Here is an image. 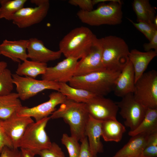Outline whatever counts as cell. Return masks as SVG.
<instances>
[{"label": "cell", "mask_w": 157, "mask_h": 157, "mask_svg": "<svg viewBox=\"0 0 157 157\" xmlns=\"http://www.w3.org/2000/svg\"><path fill=\"white\" fill-rule=\"evenodd\" d=\"M133 9L135 13L137 22H145L153 23L155 17V9L148 0H134L132 3Z\"/></svg>", "instance_id": "484cf974"}, {"label": "cell", "mask_w": 157, "mask_h": 157, "mask_svg": "<svg viewBox=\"0 0 157 157\" xmlns=\"http://www.w3.org/2000/svg\"><path fill=\"white\" fill-rule=\"evenodd\" d=\"M22 106L17 93L0 96V118L7 119L17 113Z\"/></svg>", "instance_id": "603a6c76"}, {"label": "cell", "mask_w": 157, "mask_h": 157, "mask_svg": "<svg viewBox=\"0 0 157 157\" xmlns=\"http://www.w3.org/2000/svg\"><path fill=\"white\" fill-rule=\"evenodd\" d=\"M49 97L48 101L32 107L22 106L16 113L19 116L33 117L37 122L51 115L56 110V106L63 103L67 98L59 91L52 92Z\"/></svg>", "instance_id": "8fae6325"}, {"label": "cell", "mask_w": 157, "mask_h": 157, "mask_svg": "<svg viewBox=\"0 0 157 157\" xmlns=\"http://www.w3.org/2000/svg\"><path fill=\"white\" fill-rule=\"evenodd\" d=\"M27 52L28 58L45 63L59 59L62 54L59 50L55 51L49 49L41 40L36 38L28 40Z\"/></svg>", "instance_id": "2e32d148"}, {"label": "cell", "mask_w": 157, "mask_h": 157, "mask_svg": "<svg viewBox=\"0 0 157 157\" xmlns=\"http://www.w3.org/2000/svg\"><path fill=\"white\" fill-rule=\"evenodd\" d=\"M34 7H23L14 15L13 23L19 28L29 27L41 22L47 15L49 8L48 0H31Z\"/></svg>", "instance_id": "9c48e42d"}, {"label": "cell", "mask_w": 157, "mask_h": 157, "mask_svg": "<svg viewBox=\"0 0 157 157\" xmlns=\"http://www.w3.org/2000/svg\"><path fill=\"white\" fill-rule=\"evenodd\" d=\"M34 122L31 117L19 116L16 113L2 120V127L12 142L14 148H18L19 142L26 128Z\"/></svg>", "instance_id": "5bb4252c"}, {"label": "cell", "mask_w": 157, "mask_h": 157, "mask_svg": "<svg viewBox=\"0 0 157 157\" xmlns=\"http://www.w3.org/2000/svg\"><path fill=\"white\" fill-rule=\"evenodd\" d=\"M135 84L134 70L129 60L116 79L113 91L116 96L122 97L128 94L133 93Z\"/></svg>", "instance_id": "ac0fdd59"}, {"label": "cell", "mask_w": 157, "mask_h": 157, "mask_svg": "<svg viewBox=\"0 0 157 157\" xmlns=\"http://www.w3.org/2000/svg\"><path fill=\"white\" fill-rule=\"evenodd\" d=\"M80 141L81 149L78 157H95L90 150L87 137H85Z\"/></svg>", "instance_id": "d590c367"}, {"label": "cell", "mask_w": 157, "mask_h": 157, "mask_svg": "<svg viewBox=\"0 0 157 157\" xmlns=\"http://www.w3.org/2000/svg\"><path fill=\"white\" fill-rule=\"evenodd\" d=\"M101 137L106 142H119L126 131L125 126L117 119L102 121Z\"/></svg>", "instance_id": "7402d4cb"}, {"label": "cell", "mask_w": 157, "mask_h": 157, "mask_svg": "<svg viewBox=\"0 0 157 157\" xmlns=\"http://www.w3.org/2000/svg\"><path fill=\"white\" fill-rule=\"evenodd\" d=\"M150 134L142 133L132 136L128 142L112 157H142Z\"/></svg>", "instance_id": "ffe728a7"}, {"label": "cell", "mask_w": 157, "mask_h": 157, "mask_svg": "<svg viewBox=\"0 0 157 157\" xmlns=\"http://www.w3.org/2000/svg\"><path fill=\"white\" fill-rule=\"evenodd\" d=\"M13 82L19 99L27 100L45 90L58 91L59 83L42 80H38L28 77L13 74Z\"/></svg>", "instance_id": "ba28073f"}, {"label": "cell", "mask_w": 157, "mask_h": 157, "mask_svg": "<svg viewBox=\"0 0 157 157\" xmlns=\"http://www.w3.org/2000/svg\"><path fill=\"white\" fill-rule=\"evenodd\" d=\"M89 117L85 103L67 98L50 116L52 119L63 118L69 126L71 136L80 141L86 137L85 129Z\"/></svg>", "instance_id": "6da1fadb"}, {"label": "cell", "mask_w": 157, "mask_h": 157, "mask_svg": "<svg viewBox=\"0 0 157 157\" xmlns=\"http://www.w3.org/2000/svg\"><path fill=\"white\" fill-rule=\"evenodd\" d=\"M7 64L4 61H0V73L3 72L5 69L7 68Z\"/></svg>", "instance_id": "ab89813d"}, {"label": "cell", "mask_w": 157, "mask_h": 157, "mask_svg": "<svg viewBox=\"0 0 157 157\" xmlns=\"http://www.w3.org/2000/svg\"><path fill=\"white\" fill-rule=\"evenodd\" d=\"M97 39L89 28L77 27L72 29L60 41L59 50L66 58L81 59L90 51Z\"/></svg>", "instance_id": "3957f363"}, {"label": "cell", "mask_w": 157, "mask_h": 157, "mask_svg": "<svg viewBox=\"0 0 157 157\" xmlns=\"http://www.w3.org/2000/svg\"><path fill=\"white\" fill-rule=\"evenodd\" d=\"M2 119L0 118V152L5 146L13 148L12 142L4 131L1 123Z\"/></svg>", "instance_id": "8d00e7d4"}, {"label": "cell", "mask_w": 157, "mask_h": 157, "mask_svg": "<svg viewBox=\"0 0 157 157\" xmlns=\"http://www.w3.org/2000/svg\"><path fill=\"white\" fill-rule=\"evenodd\" d=\"M11 71L6 68L0 73V96L8 95L11 93L14 83Z\"/></svg>", "instance_id": "f1b7e54d"}, {"label": "cell", "mask_w": 157, "mask_h": 157, "mask_svg": "<svg viewBox=\"0 0 157 157\" xmlns=\"http://www.w3.org/2000/svg\"><path fill=\"white\" fill-rule=\"evenodd\" d=\"M157 55V51L153 50L143 52L134 49L130 51L129 60L133 66L135 83L144 73L150 62Z\"/></svg>", "instance_id": "44dd1931"}, {"label": "cell", "mask_w": 157, "mask_h": 157, "mask_svg": "<svg viewBox=\"0 0 157 157\" xmlns=\"http://www.w3.org/2000/svg\"><path fill=\"white\" fill-rule=\"evenodd\" d=\"M122 4L121 1L114 0L90 11L80 10L76 15L82 23L91 26L118 25L122 22Z\"/></svg>", "instance_id": "5b68a950"}, {"label": "cell", "mask_w": 157, "mask_h": 157, "mask_svg": "<svg viewBox=\"0 0 157 157\" xmlns=\"http://www.w3.org/2000/svg\"><path fill=\"white\" fill-rule=\"evenodd\" d=\"M135 99L146 109L157 108V72L144 73L135 83Z\"/></svg>", "instance_id": "52a82bcc"}, {"label": "cell", "mask_w": 157, "mask_h": 157, "mask_svg": "<svg viewBox=\"0 0 157 157\" xmlns=\"http://www.w3.org/2000/svg\"><path fill=\"white\" fill-rule=\"evenodd\" d=\"M28 40L11 41L5 39L0 44V54L20 63L21 61L28 60Z\"/></svg>", "instance_id": "e0dca14e"}, {"label": "cell", "mask_w": 157, "mask_h": 157, "mask_svg": "<svg viewBox=\"0 0 157 157\" xmlns=\"http://www.w3.org/2000/svg\"><path fill=\"white\" fill-rule=\"evenodd\" d=\"M59 92L69 99L78 103H85L96 95L83 89L72 87L66 83H60Z\"/></svg>", "instance_id": "4316f807"}, {"label": "cell", "mask_w": 157, "mask_h": 157, "mask_svg": "<svg viewBox=\"0 0 157 157\" xmlns=\"http://www.w3.org/2000/svg\"><path fill=\"white\" fill-rule=\"evenodd\" d=\"M78 59L66 58L53 67H47L42 80L58 83L69 82L74 76Z\"/></svg>", "instance_id": "4fadbf2b"}, {"label": "cell", "mask_w": 157, "mask_h": 157, "mask_svg": "<svg viewBox=\"0 0 157 157\" xmlns=\"http://www.w3.org/2000/svg\"><path fill=\"white\" fill-rule=\"evenodd\" d=\"M49 117L30 124L27 126L18 144V147L29 150L36 155L49 147L52 142L45 130Z\"/></svg>", "instance_id": "8992f818"}, {"label": "cell", "mask_w": 157, "mask_h": 157, "mask_svg": "<svg viewBox=\"0 0 157 157\" xmlns=\"http://www.w3.org/2000/svg\"><path fill=\"white\" fill-rule=\"evenodd\" d=\"M122 98L120 101L116 103L120 109L119 114L124 119L125 126L132 131L141 122L147 109L135 99L132 93L128 94Z\"/></svg>", "instance_id": "30bf717a"}, {"label": "cell", "mask_w": 157, "mask_h": 157, "mask_svg": "<svg viewBox=\"0 0 157 157\" xmlns=\"http://www.w3.org/2000/svg\"><path fill=\"white\" fill-rule=\"evenodd\" d=\"M0 154V157H22L20 150L7 146L2 148Z\"/></svg>", "instance_id": "e575fe53"}, {"label": "cell", "mask_w": 157, "mask_h": 157, "mask_svg": "<svg viewBox=\"0 0 157 157\" xmlns=\"http://www.w3.org/2000/svg\"><path fill=\"white\" fill-rule=\"evenodd\" d=\"M68 2L72 5L78 7L81 10L89 11L93 10L92 0H69Z\"/></svg>", "instance_id": "836d02e7"}, {"label": "cell", "mask_w": 157, "mask_h": 157, "mask_svg": "<svg viewBox=\"0 0 157 157\" xmlns=\"http://www.w3.org/2000/svg\"><path fill=\"white\" fill-rule=\"evenodd\" d=\"M157 131V108H147L142 120L134 130L129 131L131 137L142 133L151 134Z\"/></svg>", "instance_id": "cb8c5ba5"}, {"label": "cell", "mask_w": 157, "mask_h": 157, "mask_svg": "<svg viewBox=\"0 0 157 157\" xmlns=\"http://www.w3.org/2000/svg\"><path fill=\"white\" fill-rule=\"evenodd\" d=\"M47 67V63L27 60L19 63L15 74L35 78L38 75L43 74Z\"/></svg>", "instance_id": "d4e9b609"}, {"label": "cell", "mask_w": 157, "mask_h": 157, "mask_svg": "<svg viewBox=\"0 0 157 157\" xmlns=\"http://www.w3.org/2000/svg\"><path fill=\"white\" fill-rule=\"evenodd\" d=\"M143 48L145 51H148L153 49L157 51V32L148 43H145L143 45Z\"/></svg>", "instance_id": "74e56055"}, {"label": "cell", "mask_w": 157, "mask_h": 157, "mask_svg": "<svg viewBox=\"0 0 157 157\" xmlns=\"http://www.w3.org/2000/svg\"><path fill=\"white\" fill-rule=\"evenodd\" d=\"M102 121L96 120L89 115L85 129V135L88 137L90 150L95 157L104 151L103 145L101 140Z\"/></svg>", "instance_id": "d6986e66"}, {"label": "cell", "mask_w": 157, "mask_h": 157, "mask_svg": "<svg viewBox=\"0 0 157 157\" xmlns=\"http://www.w3.org/2000/svg\"><path fill=\"white\" fill-rule=\"evenodd\" d=\"M127 19L138 30L145 35L149 41L151 40L156 33L157 32V27L153 23L145 22L135 23L131 19L129 18Z\"/></svg>", "instance_id": "4dcf8cb0"}, {"label": "cell", "mask_w": 157, "mask_h": 157, "mask_svg": "<svg viewBox=\"0 0 157 157\" xmlns=\"http://www.w3.org/2000/svg\"><path fill=\"white\" fill-rule=\"evenodd\" d=\"M26 0H0V19L12 21L14 15L24 7Z\"/></svg>", "instance_id": "83f0119b"}, {"label": "cell", "mask_w": 157, "mask_h": 157, "mask_svg": "<svg viewBox=\"0 0 157 157\" xmlns=\"http://www.w3.org/2000/svg\"><path fill=\"white\" fill-rule=\"evenodd\" d=\"M157 157V131L150 134L143 151L142 157Z\"/></svg>", "instance_id": "1f68e13d"}, {"label": "cell", "mask_w": 157, "mask_h": 157, "mask_svg": "<svg viewBox=\"0 0 157 157\" xmlns=\"http://www.w3.org/2000/svg\"><path fill=\"white\" fill-rule=\"evenodd\" d=\"M85 104L89 115L96 120L117 119L119 108L116 103L110 99L95 95Z\"/></svg>", "instance_id": "7c38bea8"}, {"label": "cell", "mask_w": 157, "mask_h": 157, "mask_svg": "<svg viewBox=\"0 0 157 157\" xmlns=\"http://www.w3.org/2000/svg\"><path fill=\"white\" fill-rule=\"evenodd\" d=\"M22 157H35L36 155L33 152L27 149L20 148Z\"/></svg>", "instance_id": "f35d334b"}, {"label": "cell", "mask_w": 157, "mask_h": 157, "mask_svg": "<svg viewBox=\"0 0 157 157\" xmlns=\"http://www.w3.org/2000/svg\"><path fill=\"white\" fill-rule=\"evenodd\" d=\"M153 23L157 27V16L156 15L155 18Z\"/></svg>", "instance_id": "60d3db41"}, {"label": "cell", "mask_w": 157, "mask_h": 157, "mask_svg": "<svg viewBox=\"0 0 157 157\" xmlns=\"http://www.w3.org/2000/svg\"><path fill=\"white\" fill-rule=\"evenodd\" d=\"M121 72L105 69L84 75L74 76L69 82V85L96 95L104 97L113 91Z\"/></svg>", "instance_id": "7a4b0ae2"}, {"label": "cell", "mask_w": 157, "mask_h": 157, "mask_svg": "<svg viewBox=\"0 0 157 157\" xmlns=\"http://www.w3.org/2000/svg\"><path fill=\"white\" fill-rule=\"evenodd\" d=\"M78 141L71 136H69L66 133L63 134L61 142L66 147L69 157H78L81 149V145Z\"/></svg>", "instance_id": "f546056e"}, {"label": "cell", "mask_w": 157, "mask_h": 157, "mask_svg": "<svg viewBox=\"0 0 157 157\" xmlns=\"http://www.w3.org/2000/svg\"><path fill=\"white\" fill-rule=\"evenodd\" d=\"M41 157H65L61 148L56 143L52 142L50 147L39 152Z\"/></svg>", "instance_id": "d6a6232c"}, {"label": "cell", "mask_w": 157, "mask_h": 157, "mask_svg": "<svg viewBox=\"0 0 157 157\" xmlns=\"http://www.w3.org/2000/svg\"><path fill=\"white\" fill-rule=\"evenodd\" d=\"M101 52L97 38L90 51L78 61L74 76L84 75L106 69L102 62Z\"/></svg>", "instance_id": "9a60e30c"}, {"label": "cell", "mask_w": 157, "mask_h": 157, "mask_svg": "<svg viewBox=\"0 0 157 157\" xmlns=\"http://www.w3.org/2000/svg\"><path fill=\"white\" fill-rule=\"evenodd\" d=\"M102 50V60L106 69L121 71L129 61L128 45L122 38L109 35L98 38Z\"/></svg>", "instance_id": "277c9868"}]
</instances>
